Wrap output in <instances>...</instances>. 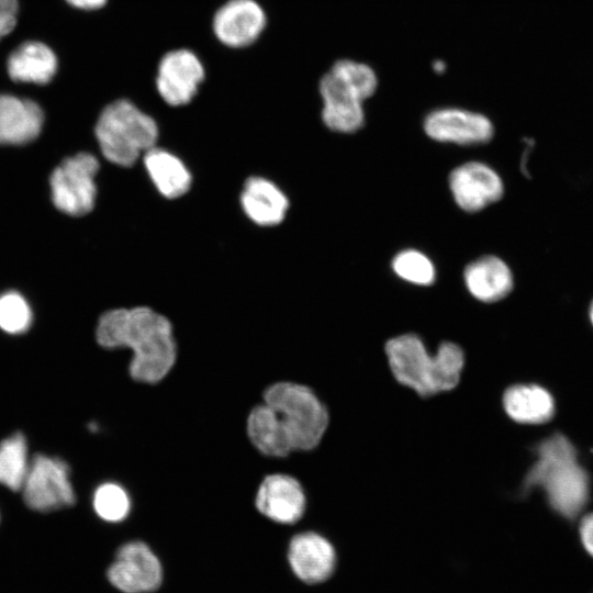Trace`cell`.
<instances>
[{"instance_id":"44dd1931","label":"cell","mask_w":593,"mask_h":593,"mask_svg":"<svg viewBox=\"0 0 593 593\" xmlns=\"http://www.w3.org/2000/svg\"><path fill=\"white\" fill-rule=\"evenodd\" d=\"M143 160L153 183L164 197L176 199L187 193L191 175L177 156L154 146L143 155Z\"/></svg>"},{"instance_id":"ac0fdd59","label":"cell","mask_w":593,"mask_h":593,"mask_svg":"<svg viewBox=\"0 0 593 593\" xmlns=\"http://www.w3.org/2000/svg\"><path fill=\"white\" fill-rule=\"evenodd\" d=\"M240 204L246 215L260 226L279 224L289 208L284 193L262 177L247 179L240 194Z\"/></svg>"},{"instance_id":"8992f818","label":"cell","mask_w":593,"mask_h":593,"mask_svg":"<svg viewBox=\"0 0 593 593\" xmlns=\"http://www.w3.org/2000/svg\"><path fill=\"white\" fill-rule=\"evenodd\" d=\"M21 491L25 504L41 513L69 507L76 502L68 463L44 454L31 459Z\"/></svg>"},{"instance_id":"4dcf8cb0","label":"cell","mask_w":593,"mask_h":593,"mask_svg":"<svg viewBox=\"0 0 593 593\" xmlns=\"http://www.w3.org/2000/svg\"><path fill=\"white\" fill-rule=\"evenodd\" d=\"M590 317H591V321H592V324H593V302H592L591 307H590Z\"/></svg>"},{"instance_id":"30bf717a","label":"cell","mask_w":593,"mask_h":593,"mask_svg":"<svg viewBox=\"0 0 593 593\" xmlns=\"http://www.w3.org/2000/svg\"><path fill=\"white\" fill-rule=\"evenodd\" d=\"M426 135L440 143L461 146L481 145L491 141L494 127L484 114L443 108L428 113L423 124Z\"/></svg>"},{"instance_id":"5bb4252c","label":"cell","mask_w":593,"mask_h":593,"mask_svg":"<svg viewBox=\"0 0 593 593\" xmlns=\"http://www.w3.org/2000/svg\"><path fill=\"white\" fill-rule=\"evenodd\" d=\"M322 120L332 131L355 133L365 124L362 100L329 69L321 78Z\"/></svg>"},{"instance_id":"e0dca14e","label":"cell","mask_w":593,"mask_h":593,"mask_svg":"<svg viewBox=\"0 0 593 593\" xmlns=\"http://www.w3.org/2000/svg\"><path fill=\"white\" fill-rule=\"evenodd\" d=\"M469 293L484 303H493L507 296L514 279L510 267L501 258L489 255L471 261L463 271Z\"/></svg>"},{"instance_id":"cb8c5ba5","label":"cell","mask_w":593,"mask_h":593,"mask_svg":"<svg viewBox=\"0 0 593 593\" xmlns=\"http://www.w3.org/2000/svg\"><path fill=\"white\" fill-rule=\"evenodd\" d=\"M96 514L109 523H119L127 517L131 511V499L126 490L114 482L100 484L92 497Z\"/></svg>"},{"instance_id":"52a82bcc","label":"cell","mask_w":593,"mask_h":593,"mask_svg":"<svg viewBox=\"0 0 593 593\" xmlns=\"http://www.w3.org/2000/svg\"><path fill=\"white\" fill-rule=\"evenodd\" d=\"M98 169V159L89 153H79L63 160L49 179L54 205L72 216L89 213L96 202Z\"/></svg>"},{"instance_id":"7402d4cb","label":"cell","mask_w":593,"mask_h":593,"mask_svg":"<svg viewBox=\"0 0 593 593\" xmlns=\"http://www.w3.org/2000/svg\"><path fill=\"white\" fill-rule=\"evenodd\" d=\"M27 444L23 434L14 433L0 441V484L21 491L30 467Z\"/></svg>"},{"instance_id":"9c48e42d","label":"cell","mask_w":593,"mask_h":593,"mask_svg":"<svg viewBox=\"0 0 593 593\" xmlns=\"http://www.w3.org/2000/svg\"><path fill=\"white\" fill-rule=\"evenodd\" d=\"M204 77L205 69L198 55L188 48H177L160 58L155 82L167 104L180 107L195 97Z\"/></svg>"},{"instance_id":"277c9868","label":"cell","mask_w":593,"mask_h":593,"mask_svg":"<svg viewBox=\"0 0 593 593\" xmlns=\"http://www.w3.org/2000/svg\"><path fill=\"white\" fill-rule=\"evenodd\" d=\"M385 354L394 378L422 396L457 387L465 366L463 350L457 344L444 342L436 354L429 355L415 334L389 339Z\"/></svg>"},{"instance_id":"3957f363","label":"cell","mask_w":593,"mask_h":593,"mask_svg":"<svg viewBox=\"0 0 593 593\" xmlns=\"http://www.w3.org/2000/svg\"><path fill=\"white\" fill-rule=\"evenodd\" d=\"M541 488L550 506L561 516L575 518L589 499V477L571 441L556 433L536 447V461L523 481V492Z\"/></svg>"},{"instance_id":"7c38bea8","label":"cell","mask_w":593,"mask_h":593,"mask_svg":"<svg viewBox=\"0 0 593 593\" xmlns=\"http://www.w3.org/2000/svg\"><path fill=\"white\" fill-rule=\"evenodd\" d=\"M266 23L265 10L256 0H228L214 13L212 30L223 45L244 48L259 38Z\"/></svg>"},{"instance_id":"5b68a950","label":"cell","mask_w":593,"mask_h":593,"mask_svg":"<svg viewBox=\"0 0 593 593\" xmlns=\"http://www.w3.org/2000/svg\"><path fill=\"white\" fill-rule=\"evenodd\" d=\"M94 133L102 155L122 167L132 166L158 138L155 120L125 99L102 110Z\"/></svg>"},{"instance_id":"9a60e30c","label":"cell","mask_w":593,"mask_h":593,"mask_svg":"<svg viewBox=\"0 0 593 593\" xmlns=\"http://www.w3.org/2000/svg\"><path fill=\"white\" fill-rule=\"evenodd\" d=\"M288 560L293 573L303 582L315 584L327 580L335 568L333 545L322 535L304 532L292 537Z\"/></svg>"},{"instance_id":"7a4b0ae2","label":"cell","mask_w":593,"mask_h":593,"mask_svg":"<svg viewBox=\"0 0 593 593\" xmlns=\"http://www.w3.org/2000/svg\"><path fill=\"white\" fill-rule=\"evenodd\" d=\"M96 337L103 348L132 349L128 372L137 382L161 381L176 362L170 321L147 306L107 311L98 321Z\"/></svg>"},{"instance_id":"f1b7e54d","label":"cell","mask_w":593,"mask_h":593,"mask_svg":"<svg viewBox=\"0 0 593 593\" xmlns=\"http://www.w3.org/2000/svg\"><path fill=\"white\" fill-rule=\"evenodd\" d=\"M75 8L82 10H96L102 8L107 0H66Z\"/></svg>"},{"instance_id":"ba28073f","label":"cell","mask_w":593,"mask_h":593,"mask_svg":"<svg viewBox=\"0 0 593 593\" xmlns=\"http://www.w3.org/2000/svg\"><path fill=\"white\" fill-rule=\"evenodd\" d=\"M107 577L123 593H150L163 582V567L147 544L133 540L118 549Z\"/></svg>"},{"instance_id":"d4e9b609","label":"cell","mask_w":593,"mask_h":593,"mask_svg":"<svg viewBox=\"0 0 593 593\" xmlns=\"http://www.w3.org/2000/svg\"><path fill=\"white\" fill-rule=\"evenodd\" d=\"M329 70L362 101L370 98L377 90V75L367 64L351 59H339L332 65Z\"/></svg>"},{"instance_id":"484cf974","label":"cell","mask_w":593,"mask_h":593,"mask_svg":"<svg viewBox=\"0 0 593 593\" xmlns=\"http://www.w3.org/2000/svg\"><path fill=\"white\" fill-rule=\"evenodd\" d=\"M33 314L30 304L16 291L0 295V328L12 335L25 333L32 325Z\"/></svg>"},{"instance_id":"d6986e66","label":"cell","mask_w":593,"mask_h":593,"mask_svg":"<svg viewBox=\"0 0 593 593\" xmlns=\"http://www.w3.org/2000/svg\"><path fill=\"white\" fill-rule=\"evenodd\" d=\"M506 414L522 424H542L551 419L555 402L540 385L515 384L507 388L502 399Z\"/></svg>"},{"instance_id":"8fae6325","label":"cell","mask_w":593,"mask_h":593,"mask_svg":"<svg viewBox=\"0 0 593 593\" xmlns=\"http://www.w3.org/2000/svg\"><path fill=\"white\" fill-rule=\"evenodd\" d=\"M448 182L456 204L471 213L499 201L504 193L500 175L481 161L459 165L450 172Z\"/></svg>"},{"instance_id":"2e32d148","label":"cell","mask_w":593,"mask_h":593,"mask_svg":"<svg viewBox=\"0 0 593 593\" xmlns=\"http://www.w3.org/2000/svg\"><path fill=\"white\" fill-rule=\"evenodd\" d=\"M44 114L32 100L0 94V144L22 145L42 131Z\"/></svg>"},{"instance_id":"ffe728a7","label":"cell","mask_w":593,"mask_h":593,"mask_svg":"<svg viewBox=\"0 0 593 593\" xmlns=\"http://www.w3.org/2000/svg\"><path fill=\"white\" fill-rule=\"evenodd\" d=\"M7 66L14 81L44 85L53 79L57 58L47 45L32 41L16 47L9 56Z\"/></svg>"},{"instance_id":"603a6c76","label":"cell","mask_w":593,"mask_h":593,"mask_svg":"<svg viewBox=\"0 0 593 593\" xmlns=\"http://www.w3.org/2000/svg\"><path fill=\"white\" fill-rule=\"evenodd\" d=\"M393 272L402 280L416 286H430L436 279V268L424 253L407 248L398 253L392 261Z\"/></svg>"},{"instance_id":"f546056e","label":"cell","mask_w":593,"mask_h":593,"mask_svg":"<svg viewBox=\"0 0 593 593\" xmlns=\"http://www.w3.org/2000/svg\"><path fill=\"white\" fill-rule=\"evenodd\" d=\"M433 68L436 72H443L445 69H446V65L443 60H436L434 64H433Z\"/></svg>"},{"instance_id":"83f0119b","label":"cell","mask_w":593,"mask_h":593,"mask_svg":"<svg viewBox=\"0 0 593 593\" xmlns=\"http://www.w3.org/2000/svg\"><path fill=\"white\" fill-rule=\"evenodd\" d=\"M581 542L586 552L593 557V513L582 517L579 526Z\"/></svg>"},{"instance_id":"4fadbf2b","label":"cell","mask_w":593,"mask_h":593,"mask_svg":"<svg viewBox=\"0 0 593 593\" xmlns=\"http://www.w3.org/2000/svg\"><path fill=\"white\" fill-rule=\"evenodd\" d=\"M255 505L267 518L279 524L298 522L306 505L301 483L284 473H273L264 478L258 486Z\"/></svg>"},{"instance_id":"4316f807","label":"cell","mask_w":593,"mask_h":593,"mask_svg":"<svg viewBox=\"0 0 593 593\" xmlns=\"http://www.w3.org/2000/svg\"><path fill=\"white\" fill-rule=\"evenodd\" d=\"M18 18V0H0V40L15 26Z\"/></svg>"},{"instance_id":"6da1fadb","label":"cell","mask_w":593,"mask_h":593,"mask_svg":"<svg viewBox=\"0 0 593 593\" xmlns=\"http://www.w3.org/2000/svg\"><path fill=\"white\" fill-rule=\"evenodd\" d=\"M264 403L247 417V435L255 448L269 457L311 450L323 438L328 413L306 385L280 381L264 391Z\"/></svg>"}]
</instances>
